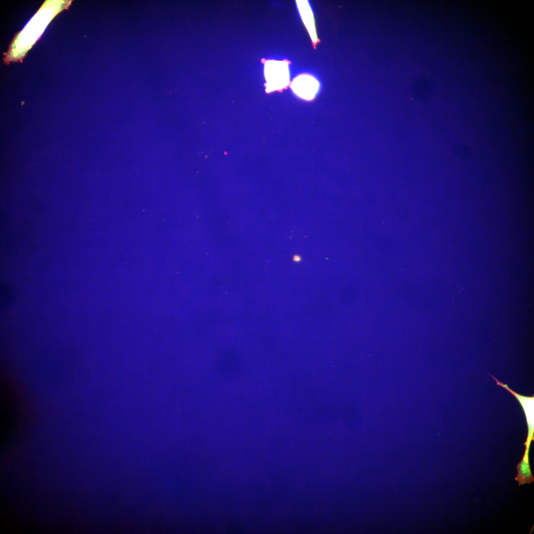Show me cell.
I'll list each match as a JSON object with an SVG mask.
<instances>
[{
  "instance_id": "obj_1",
  "label": "cell",
  "mask_w": 534,
  "mask_h": 534,
  "mask_svg": "<svg viewBox=\"0 0 534 534\" xmlns=\"http://www.w3.org/2000/svg\"><path fill=\"white\" fill-rule=\"evenodd\" d=\"M294 81L292 89L299 96L306 99H311L317 92L318 84L312 77H303Z\"/></svg>"
},
{
  "instance_id": "obj_2",
  "label": "cell",
  "mask_w": 534,
  "mask_h": 534,
  "mask_svg": "<svg viewBox=\"0 0 534 534\" xmlns=\"http://www.w3.org/2000/svg\"><path fill=\"white\" fill-rule=\"evenodd\" d=\"M531 443L525 442L526 449L521 461L518 464L517 469L518 475L515 480L518 481L519 486L525 483H530L534 481L529 460V452Z\"/></svg>"
},
{
  "instance_id": "obj_3",
  "label": "cell",
  "mask_w": 534,
  "mask_h": 534,
  "mask_svg": "<svg viewBox=\"0 0 534 534\" xmlns=\"http://www.w3.org/2000/svg\"><path fill=\"white\" fill-rule=\"evenodd\" d=\"M0 305L2 308L9 306L13 300V292L11 287L5 284L0 286Z\"/></svg>"
},
{
  "instance_id": "obj_4",
  "label": "cell",
  "mask_w": 534,
  "mask_h": 534,
  "mask_svg": "<svg viewBox=\"0 0 534 534\" xmlns=\"http://www.w3.org/2000/svg\"><path fill=\"white\" fill-rule=\"evenodd\" d=\"M300 260H301V258H300V257L299 256H294V260L295 261H296V262H299V261H300Z\"/></svg>"
}]
</instances>
